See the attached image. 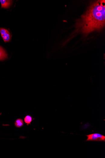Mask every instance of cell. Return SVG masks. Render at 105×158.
<instances>
[{"mask_svg": "<svg viewBox=\"0 0 105 158\" xmlns=\"http://www.w3.org/2000/svg\"><path fill=\"white\" fill-rule=\"evenodd\" d=\"M105 1H99L90 5L85 13L76 21V31L87 35L100 31L105 25Z\"/></svg>", "mask_w": 105, "mask_h": 158, "instance_id": "obj_1", "label": "cell"}, {"mask_svg": "<svg viewBox=\"0 0 105 158\" xmlns=\"http://www.w3.org/2000/svg\"><path fill=\"white\" fill-rule=\"evenodd\" d=\"M33 121L32 117L29 115H27L24 118V122L27 125L31 124Z\"/></svg>", "mask_w": 105, "mask_h": 158, "instance_id": "obj_7", "label": "cell"}, {"mask_svg": "<svg viewBox=\"0 0 105 158\" xmlns=\"http://www.w3.org/2000/svg\"><path fill=\"white\" fill-rule=\"evenodd\" d=\"M8 31V30H7L5 28H0V33H1L2 36L3 35Z\"/></svg>", "mask_w": 105, "mask_h": 158, "instance_id": "obj_8", "label": "cell"}, {"mask_svg": "<svg viewBox=\"0 0 105 158\" xmlns=\"http://www.w3.org/2000/svg\"><path fill=\"white\" fill-rule=\"evenodd\" d=\"M88 138L86 141L105 142L104 135L98 133H94L86 135Z\"/></svg>", "mask_w": 105, "mask_h": 158, "instance_id": "obj_2", "label": "cell"}, {"mask_svg": "<svg viewBox=\"0 0 105 158\" xmlns=\"http://www.w3.org/2000/svg\"><path fill=\"white\" fill-rule=\"evenodd\" d=\"M2 36L5 43L9 42L11 40V36L8 31Z\"/></svg>", "mask_w": 105, "mask_h": 158, "instance_id": "obj_5", "label": "cell"}, {"mask_svg": "<svg viewBox=\"0 0 105 158\" xmlns=\"http://www.w3.org/2000/svg\"><path fill=\"white\" fill-rule=\"evenodd\" d=\"M7 58L8 55L2 47L0 46V61H4Z\"/></svg>", "mask_w": 105, "mask_h": 158, "instance_id": "obj_4", "label": "cell"}, {"mask_svg": "<svg viewBox=\"0 0 105 158\" xmlns=\"http://www.w3.org/2000/svg\"><path fill=\"white\" fill-rule=\"evenodd\" d=\"M2 4V8L7 9L9 8L12 3V1H7V0H1L0 1Z\"/></svg>", "mask_w": 105, "mask_h": 158, "instance_id": "obj_3", "label": "cell"}, {"mask_svg": "<svg viewBox=\"0 0 105 158\" xmlns=\"http://www.w3.org/2000/svg\"><path fill=\"white\" fill-rule=\"evenodd\" d=\"M24 125V121L21 119H18L15 122V126L18 127H21L23 126Z\"/></svg>", "mask_w": 105, "mask_h": 158, "instance_id": "obj_6", "label": "cell"}]
</instances>
